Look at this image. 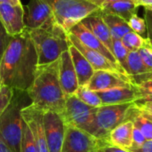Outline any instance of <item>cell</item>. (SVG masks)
I'll return each instance as SVG.
<instances>
[{
  "instance_id": "cell-1",
  "label": "cell",
  "mask_w": 152,
  "mask_h": 152,
  "mask_svg": "<svg viewBox=\"0 0 152 152\" xmlns=\"http://www.w3.org/2000/svg\"><path fill=\"white\" fill-rule=\"evenodd\" d=\"M38 66L37 54L28 29L10 37L0 61V78L3 86L27 92Z\"/></svg>"
},
{
  "instance_id": "cell-2",
  "label": "cell",
  "mask_w": 152,
  "mask_h": 152,
  "mask_svg": "<svg viewBox=\"0 0 152 152\" xmlns=\"http://www.w3.org/2000/svg\"><path fill=\"white\" fill-rule=\"evenodd\" d=\"M31 103L44 111L61 114L64 109L66 95L59 80L58 60L44 65H38L33 82L27 90Z\"/></svg>"
},
{
  "instance_id": "cell-3",
  "label": "cell",
  "mask_w": 152,
  "mask_h": 152,
  "mask_svg": "<svg viewBox=\"0 0 152 152\" xmlns=\"http://www.w3.org/2000/svg\"><path fill=\"white\" fill-rule=\"evenodd\" d=\"M28 32L37 54L38 65L57 61L69 48L68 32L57 21L39 28L28 29Z\"/></svg>"
},
{
  "instance_id": "cell-4",
  "label": "cell",
  "mask_w": 152,
  "mask_h": 152,
  "mask_svg": "<svg viewBox=\"0 0 152 152\" xmlns=\"http://www.w3.org/2000/svg\"><path fill=\"white\" fill-rule=\"evenodd\" d=\"M26 92L14 90L10 104L0 117V140L13 152H20L22 136L21 110Z\"/></svg>"
},
{
  "instance_id": "cell-5",
  "label": "cell",
  "mask_w": 152,
  "mask_h": 152,
  "mask_svg": "<svg viewBox=\"0 0 152 152\" xmlns=\"http://www.w3.org/2000/svg\"><path fill=\"white\" fill-rule=\"evenodd\" d=\"M96 110L97 108L86 104L75 94H71L66 96L65 106L61 115L66 126L79 128L98 138Z\"/></svg>"
},
{
  "instance_id": "cell-6",
  "label": "cell",
  "mask_w": 152,
  "mask_h": 152,
  "mask_svg": "<svg viewBox=\"0 0 152 152\" xmlns=\"http://www.w3.org/2000/svg\"><path fill=\"white\" fill-rule=\"evenodd\" d=\"M53 12L56 21L67 32L99 7L88 0H46Z\"/></svg>"
},
{
  "instance_id": "cell-7",
  "label": "cell",
  "mask_w": 152,
  "mask_h": 152,
  "mask_svg": "<svg viewBox=\"0 0 152 152\" xmlns=\"http://www.w3.org/2000/svg\"><path fill=\"white\" fill-rule=\"evenodd\" d=\"M139 109L134 102L102 105L96 110V124L99 131L98 138L104 140L118 125L132 121Z\"/></svg>"
},
{
  "instance_id": "cell-8",
  "label": "cell",
  "mask_w": 152,
  "mask_h": 152,
  "mask_svg": "<svg viewBox=\"0 0 152 152\" xmlns=\"http://www.w3.org/2000/svg\"><path fill=\"white\" fill-rule=\"evenodd\" d=\"M104 142L84 130L66 126L61 152H94Z\"/></svg>"
},
{
  "instance_id": "cell-9",
  "label": "cell",
  "mask_w": 152,
  "mask_h": 152,
  "mask_svg": "<svg viewBox=\"0 0 152 152\" xmlns=\"http://www.w3.org/2000/svg\"><path fill=\"white\" fill-rule=\"evenodd\" d=\"M24 7V25L27 29H36L56 21L53 9L46 0H29Z\"/></svg>"
},
{
  "instance_id": "cell-10",
  "label": "cell",
  "mask_w": 152,
  "mask_h": 152,
  "mask_svg": "<svg viewBox=\"0 0 152 152\" xmlns=\"http://www.w3.org/2000/svg\"><path fill=\"white\" fill-rule=\"evenodd\" d=\"M44 112L32 103L21 110V118L31 131L38 152H49L44 126Z\"/></svg>"
},
{
  "instance_id": "cell-11",
  "label": "cell",
  "mask_w": 152,
  "mask_h": 152,
  "mask_svg": "<svg viewBox=\"0 0 152 152\" xmlns=\"http://www.w3.org/2000/svg\"><path fill=\"white\" fill-rule=\"evenodd\" d=\"M44 126L49 152H61L66 125L61 114L44 112Z\"/></svg>"
},
{
  "instance_id": "cell-12",
  "label": "cell",
  "mask_w": 152,
  "mask_h": 152,
  "mask_svg": "<svg viewBox=\"0 0 152 152\" xmlns=\"http://www.w3.org/2000/svg\"><path fill=\"white\" fill-rule=\"evenodd\" d=\"M68 33H70V34L74 35L81 43H83L87 47H89L91 49H94V50L99 52L101 54H102L107 60H109L112 63V65L116 68V69L119 73H122L124 75H126L125 73V71L123 70V69L119 66V64H118V61L116 60V58L114 57L113 53L82 22H78L77 24H76L75 26H73L69 30Z\"/></svg>"
},
{
  "instance_id": "cell-13",
  "label": "cell",
  "mask_w": 152,
  "mask_h": 152,
  "mask_svg": "<svg viewBox=\"0 0 152 152\" xmlns=\"http://www.w3.org/2000/svg\"><path fill=\"white\" fill-rule=\"evenodd\" d=\"M0 21L10 37L21 34L26 29L22 4L0 3Z\"/></svg>"
},
{
  "instance_id": "cell-14",
  "label": "cell",
  "mask_w": 152,
  "mask_h": 152,
  "mask_svg": "<svg viewBox=\"0 0 152 152\" xmlns=\"http://www.w3.org/2000/svg\"><path fill=\"white\" fill-rule=\"evenodd\" d=\"M132 82L128 76L110 70H94L93 77L86 86L94 92L105 91L115 87L129 86Z\"/></svg>"
},
{
  "instance_id": "cell-15",
  "label": "cell",
  "mask_w": 152,
  "mask_h": 152,
  "mask_svg": "<svg viewBox=\"0 0 152 152\" xmlns=\"http://www.w3.org/2000/svg\"><path fill=\"white\" fill-rule=\"evenodd\" d=\"M59 80L65 95H71L79 87L77 77L69 50L63 52L58 59Z\"/></svg>"
},
{
  "instance_id": "cell-16",
  "label": "cell",
  "mask_w": 152,
  "mask_h": 152,
  "mask_svg": "<svg viewBox=\"0 0 152 152\" xmlns=\"http://www.w3.org/2000/svg\"><path fill=\"white\" fill-rule=\"evenodd\" d=\"M68 37H69V40L70 44L73 45L85 56V58L90 62V64L92 65L94 70L102 69V70H110V71L118 72L116 69V68L112 65V63L109 60H107L102 54H101L99 52L87 47L83 43H81L74 35L70 33H68Z\"/></svg>"
},
{
  "instance_id": "cell-17",
  "label": "cell",
  "mask_w": 152,
  "mask_h": 152,
  "mask_svg": "<svg viewBox=\"0 0 152 152\" xmlns=\"http://www.w3.org/2000/svg\"><path fill=\"white\" fill-rule=\"evenodd\" d=\"M96 93L101 98L102 105L129 103L134 102L138 100V96L133 84L129 86L115 87Z\"/></svg>"
},
{
  "instance_id": "cell-18",
  "label": "cell",
  "mask_w": 152,
  "mask_h": 152,
  "mask_svg": "<svg viewBox=\"0 0 152 152\" xmlns=\"http://www.w3.org/2000/svg\"><path fill=\"white\" fill-rule=\"evenodd\" d=\"M88 29H90L96 37L112 53L113 50V39L110 31L104 22L100 10L90 14L81 21Z\"/></svg>"
},
{
  "instance_id": "cell-19",
  "label": "cell",
  "mask_w": 152,
  "mask_h": 152,
  "mask_svg": "<svg viewBox=\"0 0 152 152\" xmlns=\"http://www.w3.org/2000/svg\"><path fill=\"white\" fill-rule=\"evenodd\" d=\"M133 121H126L115 127L105 139L106 143L126 151L133 147Z\"/></svg>"
},
{
  "instance_id": "cell-20",
  "label": "cell",
  "mask_w": 152,
  "mask_h": 152,
  "mask_svg": "<svg viewBox=\"0 0 152 152\" xmlns=\"http://www.w3.org/2000/svg\"><path fill=\"white\" fill-rule=\"evenodd\" d=\"M69 51L70 53L73 65L76 70L78 85L79 86H86L93 77L94 69L90 62L73 45L70 44Z\"/></svg>"
},
{
  "instance_id": "cell-21",
  "label": "cell",
  "mask_w": 152,
  "mask_h": 152,
  "mask_svg": "<svg viewBox=\"0 0 152 152\" xmlns=\"http://www.w3.org/2000/svg\"><path fill=\"white\" fill-rule=\"evenodd\" d=\"M138 7L133 0H119L104 4L100 11L103 13L118 15L127 21L134 14L137 13Z\"/></svg>"
},
{
  "instance_id": "cell-22",
  "label": "cell",
  "mask_w": 152,
  "mask_h": 152,
  "mask_svg": "<svg viewBox=\"0 0 152 152\" xmlns=\"http://www.w3.org/2000/svg\"><path fill=\"white\" fill-rule=\"evenodd\" d=\"M101 15L110 31L112 39H121L126 34L132 31L127 21L121 17L111 13H103L102 12Z\"/></svg>"
},
{
  "instance_id": "cell-23",
  "label": "cell",
  "mask_w": 152,
  "mask_h": 152,
  "mask_svg": "<svg viewBox=\"0 0 152 152\" xmlns=\"http://www.w3.org/2000/svg\"><path fill=\"white\" fill-rule=\"evenodd\" d=\"M152 72L142 61L138 51H129L127 55V76L130 77Z\"/></svg>"
},
{
  "instance_id": "cell-24",
  "label": "cell",
  "mask_w": 152,
  "mask_h": 152,
  "mask_svg": "<svg viewBox=\"0 0 152 152\" xmlns=\"http://www.w3.org/2000/svg\"><path fill=\"white\" fill-rule=\"evenodd\" d=\"M74 94L83 102L91 107L99 108L102 106L101 98L99 97L98 94L93 90H90L86 86H79Z\"/></svg>"
},
{
  "instance_id": "cell-25",
  "label": "cell",
  "mask_w": 152,
  "mask_h": 152,
  "mask_svg": "<svg viewBox=\"0 0 152 152\" xmlns=\"http://www.w3.org/2000/svg\"><path fill=\"white\" fill-rule=\"evenodd\" d=\"M133 123L144 135L146 141L152 140V119L142 113L139 110L138 113L133 118Z\"/></svg>"
},
{
  "instance_id": "cell-26",
  "label": "cell",
  "mask_w": 152,
  "mask_h": 152,
  "mask_svg": "<svg viewBox=\"0 0 152 152\" xmlns=\"http://www.w3.org/2000/svg\"><path fill=\"white\" fill-rule=\"evenodd\" d=\"M112 53L118 61L119 66L123 69L125 73H127V55L129 50L124 45L121 39H113ZM127 75V74H126Z\"/></svg>"
},
{
  "instance_id": "cell-27",
  "label": "cell",
  "mask_w": 152,
  "mask_h": 152,
  "mask_svg": "<svg viewBox=\"0 0 152 152\" xmlns=\"http://www.w3.org/2000/svg\"><path fill=\"white\" fill-rule=\"evenodd\" d=\"M20 152H38L31 131L28 125L22 123V136L20 142Z\"/></svg>"
},
{
  "instance_id": "cell-28",
  "label": "cell",
  "mask_w": 152,
  "mask_h": 152,
  "mask_svg": "<svg viewBox=\"0 0 152 152\" xmlns=\"http://www.w3.org/2000/svg\"><path fill=\"white\" fill-rule=\"evenodd\" d=\"M121 41L129 51H138L145 44L146 38L134 31H130L121 38Z\"/></svg>"
},
{
  "instance_id": "cell-29",
  "label": "cell",
  "mask_w": 152,
  "mask_h": 152,
  "mask_svg": "<svg viewBox=\"0 0 152 152\" xmlns=\"http://www.w3.org/2000/svg\"><path fill=\"white\" fill-rule=\"evenodd\" d=\"M134 86L138 96L137 101L152 102V78L135 84Z\"/></svg>"
},
{
  "instance_id": "cell-30",
  "label": "cell",
  "mask_w": 152,
  "mask_h": 152,
  "mask_svg": "<svg viewBox=\"0 0 152 152\" xmlns=\"http://www.w3.org/2000/svg\"><path fill=\"white\" fill-rule=\"evenodd\" d=\"M127 23L132 29V31L143 36L146 33V22L143 18H141L137 15V13L134 14L128 20Z\"/></svg>"
},
{
  "instance_id": "cell-31",
  "label": "cell",
  "mask_w": 152,
  "mask_h": 152,
  "mask_svg": "<svg viewBox=\"0 0 152 152\" xmlns=\"http://www.w3.org/2000/svg\"><path fill=\"white\" fill-rule=\"evenodd\" d=\"M13 94H14V90L9 86H2L0 87V117L3 114V112L5 110L7 106L10 104Z\"/></svg>"
},
{
  "instance_id": "cell-32",
  "label": "cell",
  "mask_w": 152,
  "mask_h": 152,
  "mask_svg": "<svg viewBox=\"0 0 152 152\" xmlns=\"http://www.w3.org/2000/svg\"><path fill=\"white\" fill-rule=\"evenodd\" d=\"M138 53H139L142 61L144 62V64L151 70H152V46L149 43L147 38H146V42L143 45V46H142L138 50Z\"/></svg>"
},
{
  "instance_id": "cell-33",
  "label": "cell",
  "mask_w": 152,
  "mask_h": 152,
  "mask_svg": "<svg viewBox=\"0 0 152 152\" xmlns=\"http://www.w3.org/2000/svg\"><path fill=\"white\" fill-rule=\"evenodd\" d=\"M9 38H10V36L7 34V32L5 31L4 26L2 25V23L0 21V61L2 60V57L5 52L6 47H7Z\"/></svg>"
},
{
  "instance_id": "cell-34",
  "label": "cell",
  "mask_w": 152,
  "mask_h": 152,
  "mask_svg": "<svg viewBox=\"0 0 152 152\" xmlns=\"http://www.w3.org/2000/svg\"><path fill=\"white\" fill-rule=\"evenodd\" d=\"M144 20L146 22V31H147V39L152 46V10L144 8Z\"/></svg>"
},
{
  "instance_id": "cell-35",
  "label": "cell",
  "mask_w": 152,
  "mask_h": 152,
  "mask_svg": "<svg viewBox=\"0 0 152 152\" xmlns=\"http://www.w3.org/2000/svg\"><path fill=\"white\" fill-rule=\"evenodd\" d=\"M135 105L138 107L140 111L152 119V102L146 101H136Z\"/></svg>"
},
{
  "instance_id": "cell-36",
  "label": "cell",
  "mask_w": 152,
  "mask_h": 152,
  "mask_svg": "<svg viewBox=\"0 0 152 152\" xmlns=\"http://www.w3.org/2000/svg\"><path fill=\"white\" fill-rule=\"evenodd\" d=\"M146 142V139L142 133L134 126V131H133V148H139L141 147L144 142Z\"/></svg>"
},
{
  "instance_id": "cell-37",
  "label": "cell",
  "mask_w": 152,
  "mask_h": 152,
  "mask_svg": "<svg viewBox=\"0 0 152 152\" xmlns=\"http://www.w3.org/2000/svg\"><path fill=\"white\" fill-rule=\"evenodd\" d=\"M94 152H130L126 150H124V149H121V148H118V147H116V146H112V145H110L106 142L102 143V145H100Z\"/></svg>"
},
{
  "instance_id": "cell-38",
  "label": "cell",
  "mask_w": 152,
  "mask_h": 152,
  "mask_svg": "<svg viewBox=\"0 0 152 152\" xmlns=\"http://www.w3.org/2000/svg\"><path fill=\"white\" fill-rule=\"evenodd\" d=\"M128 151L130 152H152V140L146 141L141 147L130 149Z\"/></svg>"
},
{
  "instance_id": "cell-39",
  "label": "cell",
  "mask_w": 152,
  "mask_h": 152,
  "mask_svg": "<svg viewBox=\"0 0 152 152\" xmlns=\"http://www.w3.org/2000/svg\"><path fill=\"white\" fill-rule=\"evenodd\" d=\"M88 1L90 3L95 4L100 9L101 7H102L104 4H106L108 3H111V2H114V1H119V0H88Z\"/></svg>"
},
{
  "instance_id": "cell-40",
  "label": "cell",
  "mask_w": 152,
  "mask_h": 152,
  "mask_svg": "<svg viewBox=\"0 0 152 152\" xmlns=\"http://www.w3.org/2000/svg\"><path fill=\"white\" fill-rule=\"evenodd\" d=\"M137 6H149L152 5V0H133Z\"/></svg>"
},
{
  "instance_id": "cell-41",
  "label": "cell",
  "mask_w": 152,
  "mask_h": 152,
  "mask_svg": "<svg viewBox=\"0 0 152 152\" xmlns=\"http://www.w3.org/2000/svg\"><path fill=\"white\" fill-rule=\"evenodd\" d=\"M0 152H13L5 143L0 140Z\"/></svg>"
},
{
  "instance_id": "cell-42",
  "label": "cell",
  "mask_w": 152,
  "mask_h": 152,
  "mask_svg": "<svg viewBox=\"0 0 152 152\" xmlns=\"http://www.w3.org/2000/svg\"><path fill=\"white\" fill-rule=\"evenodd\" d=\"M0 3H7L12 4H21V0H0Z\"/></svg>"
},
{
  "instance_id": "cell-43",
  "label": "cell",
  "mask_w": 152,
  "mask_h": 152,
  "mask_svg": "<svg viewBox=\"0 0 152 152\" xmlns=\"http://www.w3.org/2000/svg\"><path fill=\"white\" fill-rule=\"evenodd\" d=\"M2 86H3V85H2V81H1V78H0V87H1Z\"/></svg>"
}]
</instances>
